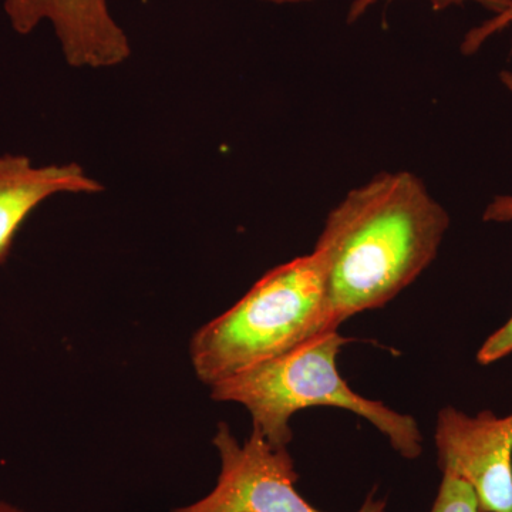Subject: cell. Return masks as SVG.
<instances>
[{"instance_id":"cell-10","label":"cell","mask_w":512,"mask_h":512,"mask_svg":"<svg viewBox=\"0 0 512 512\" xmlns=\"http://www.w3.org/2000/svg\"><path fill=\"white\" fill-rule=\"evenodd\" d=\"M512 353V318L494 332L477 353V360L480 365L488 366L504 359Z\"/></svg>"},{"instance_id":"cell-12","label":"cell","mask_w":512,"mask_h":512,"mask_svg":"<svg viewBox=\"0 0 512 512\" xmlns=\"http://www.w3.org/2000/svg\"><path fill=\"white\" fill-rule=\"evenodd\" d=\"M501 83L512 96V72L503 70L500 73ZM485 222H512V195H497L487 205L483 214Z\"/></svg>"},{"instance_id":"cell-6","label":"cell","mask_w":512,"mask_h":512,"mask_svg":"<svg viewBox=\"0 0 512 512\" xmlns=\"http://www.w3.org/2000/svg\"><path fill=\"white\" fill-rule=\"evenodd\" d=\"M111 0H3L10 28L20 36L42 23L52 26L66 63L73 69L103 70L130 59V39L114 19Z\"/></svg>"},{"instance_id":"cell-7","label":"cell","mask_w":512,"mask_h":512,"mask_svg":"<svg viewBox=\"0 0 512 512\" xmlns=\"http://www.w3.org/2000/svg\"><path fill=\"white\" fill-rule=\"evenodd\" d=\"M103 191V184L80 164L37 165L22 154L0 156V264L8 258L20 227L43 202L55 195Z\"/></svg>"},{"instance_id":"cell-9","label":"cell","mask_w":512,"mask_h":512,"mask_svg":"<svg viewBox=\"0 0 512 512\" xmlns=\"http://www.w3.org/2000/svg\"><path fill=\"white\" fill-rule=\"evenodd\" d=\"M379 0H355L349 9V22L362 18L363 15ZM431 6L436 10L446 9L448 6L463 5V3H477L484 9L490 10L494 16L501 15L505 10L510 9L512 0H429Z\"/></svg>"},{"instance_id":"cell-2","label":"cell","mask_w":512,"mask_h":512,"mask_svg":"<svg viewBox=\"0 0 512 512\" xmlns=\"http://www.w3.org/2000/svg\"><path fill=\"white\" fill-rule=\"evenodd\" d=\"M350 339L338 329L320 333L284 355L212 384L215 402L238 403L251 414L252 431L271 446L288 447L293 414L328 406L363 417L407 460L423 453V434L409 414L353 392L338 370L340 349Z\"/></svg>"},{"instance_id":"cell-1","label":"cell","mask_w":512,"mask_h":512,"mask_svg":"<svg viewBox=\"0 0 512 512\" xmlns=\"http://www.w3.org/2000/svg\"><path fill=\"white\" fill-rule=\"evenodd\" d=\"M450 217L417 175L382 173L330 211L315 251L336 326L396 298L439 254Z\"/></svg>"},{"instance_id":"cell-11","label":"cell","mask_w":512,"mask_h":512,"mask_svg":"<svg viewBox=\"0 0 512 512\" xmlns=\"http://www.w3.org/2000/svg\"><path fill=\"white\" fill-rule=\"evenodd\" d=\"M508 26H512V6L501 15L494 16L493 19L487 20L483 25L468 32L463 42V52L467 55L477 52L485 40L490 39L495 33L508 28Z\"/></svg>"},{"instance_id":"cell-5","label":"cell","mask_w":512,"mask_h":512,"mask_svg":"<svg viewBox=\"0 0 512 512\" xmlns=\"http://www.w3.org/2000/svg\"><path fill=\"white\" fill-rule=\"evenodd\" d=\"M434 440L441 471L470 484L481 511L512 512V414L468 416L444 407Z\"/></svg>"},{"instance_id":"cell-3","label":"cell","mask_w":512,"mask_h":512,"mask_svg":"<svg viewBox=\"0 0 512 512\" xmlns=\"http://www.w3.org/2000/svg\"><path fill=\"white\" fill-rule=\"evenodd\" d=\"M335 329L325 262L313 249L266 272L231 309L198 330L192 367L211 387Z\"/></svg>"},{"instance_id":"cell-4","label":"cell","mask_w":512,"mask_h":512,"mask_svg":"<svg viewBox=\"0 0 512 512\" xmlns=\"http://www.w3.org/2000/svg\"><path fill=\"white\" fill-rule=\"evenodd\" d=\"M221 473L210 494L173 512H322L296 490L299 476L286 447H274L252 431L238 443L227 423L214 437ZM386 501L372 495L357 512H384Z\"/></svg>"},{"instance_id":"cell-13","label":"cell","mask_w":512,"mask_h":512,"mask_svg":"<svg viewBox=\"0 0 512 512\" xmlns=\"http://www.w3.org/2000/svg\"><path fill=\"white\" fill-rule=\"evenodd\" d=\"M261 2L272 3V5H302V3H311L315 0H261Z\"/></svg>"},{"instance_id":"cell-14","label":"cell","mask_w":512,"mask_h":512,"mask_svg":"<svg viewBox=\"0 0 512 512\" xmlns=\"http://www.w3.org/2000/svg\"><path fill=\"white\" fill-rule=\"evenodd\" d=\"M0 512H26V511H23L22 508L16 507V505L5 503V501H0Z\"/></svg>"},{"instance_id":"cell-8","label":"cell","mask_w":512,"mask_h":512,"mask_svg":"<svg viewBox=\"0 0 512 512\" xmlns=\"http://www.w3.org/2000/svg\"><path fill=\"white\" fill-rule=\"evenodd\" d=\"M431 512H483L477 495L466 481L453 474L443 473L439 494Z\"/></svg>"}]
</instances>
